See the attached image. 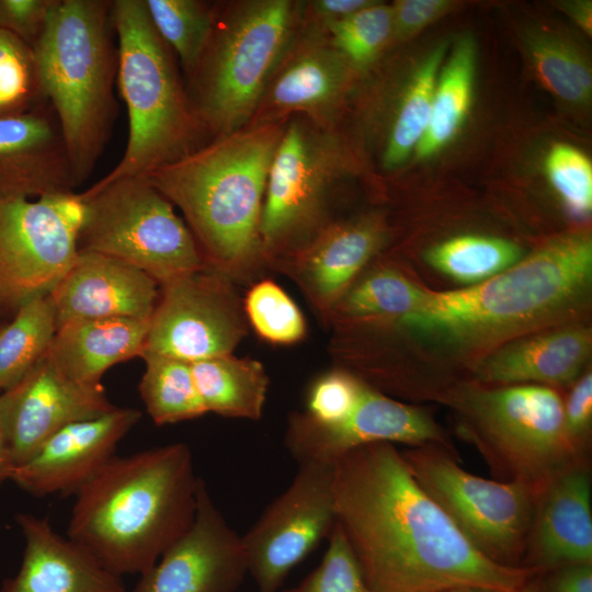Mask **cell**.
<instances>
[{"label":"cell","mask_w":592,"mask_h":592,"mask_svg":"<svg viewBox=\"0 0 592 592\" xmlns=\"http://www.w3.org/2000/svg\"><path fill=\"white\" fill-rule=\"evenodd\" d=\"M55 0H0V30L32 48L37 43Z\"/></svg>","instance_id":"43"},{"label":"cell","mask_w":592,"mask_h":592,"mask_svg":"<svg viewBox=\"0 0 592 592\" xmlns=\"http://www.w3.org/2000/svg\"><path fill=\"white\" fill-rule=\"evenodd\" d=\"M140 415L137 409L115 407L64 426L16 466L11 481L34 497L76 494L115 455Z\"/></svg>","instance_id":"18"},{"label":"cell","mask_w":592,"mask_h":592,"mask_svg":"<svg viewBox=\"0 0 592 592\" xmlns=\"http://www.w3.org/2000/svg\"><path fill=\"white\" fill-rule=\"evenodd\" d=\"M114 408L102 384L71 379L46 353L25 376L0 392V424L19 466L64 426Z\"/></svg>","instance_id":"16"},{"label":"cell","mask_w":592,"mask_h":592,"mask_svg":"<svg viewBox=\"0 0 592 592\" xmlns=\"http://www.w3.org/2000/svg\"><path fill=\"white\" fill-rule=\"evenodd\" d=\"M516 592H547L540 574L530 578Z\"/></svg>","instance_id":"49"},{"label":"cell","mask_w":592,"mask_h":592,"mask_svg":"<svg viewBox=\"0 0 592 592\" xmlns=\"http://www.w3.org/2000/svg\"><path fill=\"white\" fill-rule=\"evenodd\" d=\"M337 523L373 592L481 585L516 592L538 574L476 549L420 487L394 444L374 443L334 464Z\"/></svg>","instance_id":"2"},{"label":"cell","mask_w":592,"mask_h":592,"mask_svg":"<svg viewBox=\"0 0 592 592\" xmlns=\"http://www.w3.org/2000/svg\"><path fill=\"white\" fill-rule=\"evenodd\" d=\"M140 357L146 366L139 394L157 425L193 420L207 413L195 386L191 363L148 353Z\"/></svg>","instance_id":"34"},{"label":"cell","mask_w":592,"mask_h":592,"mask_svg":"<svg viewBox=\"0 0 592 592\" xmlns=\"http://www.w3.org/2000/svg\"><path fill=\"white\" fill-rule=\"evenodd\" d=\"M331 45L360 72L368 68L391 45L390 4L373 1L327 29Z\"/></svg>","instance_id":"36"},{"label":"cell","mask_w":592,"mask_h":592,"mask_svg":"<svg viewBox=\"0 0 592 592\" xmlns=\"http://www.w3.org/2000/svg\"><path fill=\"white\" fill-rule=\"evenodd\" d=\"M57 328L49 294L27 301L0 322V392L19 382L45 356Z\"/></svg>","instance_id":"33"},{"label":"cell","mask_w":592,"mask_h":592,"mask_svg":"<svg viewBox=\"0 0 592 592\" xmlns=\"http://www.w3.org/2000/svg\"><path fill=\"white\" fill-rule=\"evenodd\" d=\"M285 127L246 125L143 175L181 209L209 269L228 276L262 250V205Z\"/></svg>","instance_id":"4"},{"label":"cell","mask_w":592,"mask_h":592,"mask_svg":"<svg viewBox=\"0 0 592 592\" xmlns=\"http://www.w3.org/2000/svg\"><path fill=\"white\" fill-rule=\"evenodd\" d=\"M15 468V460L0 424V485L7 480L11 481Z\"/></svg>","instance_id":"48"},{"label":"cell","mask_w":592,"mask_h":592,"mask_svg":"<svg viewBox=\"0 0 592 592\" xmlns=\"http://www.w3.org/2000/svg\"><path fill=\"white\" fill-rule=\"evenodd\" d=\"M592 295V239L587 230L555 235L481 283L430 291L413 312L386 325L417 358L398 394L433 400L470 378L502 345L547 328L587 321ZM384 327V326H383Z\"/></svg>","instance_id":"1"},{"label":"cell","mask_w":592,"mask_h":592,"mask_svg":"<svg viewBox=\"0 0 592 592\" xmlns=\"http://www.w3.org/2000/svg\"><path fill=\"white\" fill-rule=\"evenodd\" d=\"M82 218L75 192L31 198L0 189V322L67 273Z\"/></svg>","instance_id":"11"},{"label":"cell","mask_w":592,"mask_h":592,"mask_svg":"<svg viewBox=\"0 0 592 592\" xmlns=\"http://www.w3.org/2000/svg\"><path fill=\"white\" fill-rule=\"evenodd\" d=\"M563 395V429L576 455L590 462L592 436V373L587 368Z\"/></svg>","instance_id":"42"},{"label":"cell","mask_w":592,"mask_h":592,"mask_svg":"<svg viewBox=\"0 0 592 592\" xmlns=\"http://www.w3.org/2000/svg\"><path fill=\"white\" fill-rule=\"evenodd\" d=\"M246 318L260 338L274 344H293L305 337V318L288 296L270 280L253 285L243 304Z\"/></svg>","instance_id":"37"},{"label":"cell","mask_w":592,"mask_h":592,"mask_svg":"<svg viewBox=\"0 0 592 592\" xmlns=\"http://www.w3.org/2000/svg\"><path fill=\"white\" fill-rule=\"evenodd\" d=\"M201 481L184 443L114 455L76 492L67 536L109 571L140 576L191 527Z\"/></svg>","instance_id":"3"},{"label":"cell","mask_w":592,"mask_h":592,"mask_svg":"<svg viewBox=\"0 0 592 592\" xmlns=\"http://www.w3.org/2000/svg\"><path fill=\"white\" fill-rule=\"evenodd\" d=\"M243 311L228 276L208 266L164 282L143 354L187 363L229 355L247 332Z\"/></svg>","instance_id":"14"},{"label":"cell","mask_w":592,"mask_h":592,"mask_svg":"<svg viewBox=\"0 0 592 592\" xmlns=\"http://www.w3.org/2000/svg\"><path fill=\"white\" fill-rule=\"evenodd\" d=\"M294 592H373L338 523L328 537L321 562L294 587Z\"/></svg>","instance_id":"40"},{"label":"cell","mask_w":592,"mask_h":592,"mask_svg":"<svg viewBox=\"0 0 592 592\" xmlns=\"http://www.w3.org/2000/svg\"><path fill=\"white\" fill-rule=\"evenodd\" d=\"M388 236L384 218L376 214L332 225L300 252L297 276L318 305L334 307Z\"/></svg>","instance_id":"25"},{"label":"cell","mask_w":592,"mask_h":592,"mask_svg":"<svg viewBox=\"0 0 592 592\" xmlns=\"http://www.w3.org/2000/svg\"><path fill=\"white\" fill-rule=\"evenodd\" d=\"M41 102L33 48L0 30V117L26 112Z\"/></svg>","instance_id":"39"},{"label":"cell","mask_w":592,"mask_h":592,"mask_svg":"<svg viewBox=\"0 0 592 592\" xmlns=\"http://www.w3.org/2000/svg\"><path fill=\"white\" fill-rule=\"evenodd\" d=\"M591 351L588 320L565 323L502 345L476 366L468 380L487 386L540 385L562 391L588 368Z\"/></svg>","instance_id":"23"},{"label":"cell","mask_w":592,"mask_h":592,"mask_svg":"<svg viewBox=\"0 0 592 592\" xmlns=\"http://www.w3.org/2000/svg\"><path fill=\"white\" fill-rule=\"evenodd\" d=\"M116 80L128 113L122 159L98 184L143 177L198 148L204 128L182 84L174 53L160 37L145 0H114Z\"/></svg>","instance_id":"6"},{"label":"cell","mask_w":592,"mask_h":592,"mask_svg":"<svg viewBox=\"0 0 592 592\" xmlns=\"http://www.w3.org/2000/svg\"><path fill=\"white\" fill-rule=\"evenodd\" d=\"M364 380L345 371H332L317 378L307 394L304 414L321 425L345 420L355 409Z\"/></svg>","instance_id":"41"},{"label":"cell","mask_w":592,"mask_h":592,"mask_svg":"<svg viewBox=\"0 0 592 592\" xmlns=\"http://www.w3.org/2000/svg\"><path fill=\"white\" fill-rule=\"evenodd\" d=\"M435 401L453 411L457 434L476 447L497 480L519 481L539 493L568 468L590 464L567 440L558 389L463 380Z\"/></svg>","instance_id":"7"},{"label":"cell","mask_w":592,"mask_h":592,"mask_svg":"<svg viewBox=\"0 0 592 592\" xmlns=\"http://www.w3.org/2000/svg\"><path fill=\"white\" fill-rule=\"evenodd\" d=\"M191 369L206 412L247 420L262 417L270 380L260 362L229 354L191 363Z\"/></svg>","instance_id":"28"},{"label":"cell","mask_w":592,"mask_h":592,"mask_svg":"<svg viewBox=\"0 0 592 592\" xmlns=\"http://www.w3.org/2000/svg\"><path fill=\"white\" fill-rule=\"evenodd\" d=\"M440 43L413 68L390 112L385 130L382 166L387 171L401 167L414 152L429 125L436 80L447 53Z\"/></svg>","instance_id":"30"},{"label":"cell","mask_w":592,"mask_h":592,"mask_svg":"<svg viewBox=\"0 0 592 592\" xmlns=\"http://www.w3.org/2000/svg\"><path fill=\"white\" fill-rule=\"evenodd\" d=\"M401 456L420 487L458 531L491 561L522 568L538 493L519 481L476 476L457 454L437 446L412 447Z\"/></svg>","instance_id":"10"},{"label":"cell","mask_w":592,"mask_h":592,"mask_svg":"<svg viewBox=\"0 0 592 592\" xmlns=\"http://www.w3.org/2000/svg\"><path fill=\"white\" fill-rule=\"evenodd\" d=\"M149 321L128 318L83 319L58 327L47 351L71 379L101 384L115 364L141 356Z\"/></svg>","instance_id":"26"},{"label":"cell","mask_w":592,"mask_h":592,"mask_svg":"<svg viewBox=\"0 0 592 592\" xmlns=\"http://www.w3.org/2000/svg\"><path fill=\"white\" fill-rule=\"evenodd\" d=\"M374 443L437 446L456 453L428 410L395 400L366 382L355 409L342 422L321 425L304 412L294 413L285 434V447L298 465L334 463L349 451Z\"/></svg>","instance_id":"15"},{"label":"cell","mask_w":592,"mask_h":592,"mask_svg":"<svg viewBox=\"0 0 592 592\" xmlns=\"http://www.w3.org/2000/svg\"><path fill=\"white\" fill-rule=\"evenodd\" d=\"M15 520L25 543L22 561L0 592H127L122 577L57 534L47 517L20 513Z\"/></svg>","instance_id":"24"},{"label":"cell","mask_w":592,"mask_h":592,"mask_svg":"<svg viewBox=\"0 0 592 592\" xmlns=\"http://www.w3.org/2000/svg\"><path fill=\"white\" fill-rule=\"evenodd\" d=\"M247 574L242 537L202 480L191 527L129 592H235Z\"/></svg>","instance_id":"17"},{"label":"cell","mask_w":592,"mask_h":592,"mask_svg":"<svg viewBox=\"0 0 592 592\" xmlns=\"http://www.w3.org/2000/svg\"><path fill=\"white\" fill-rule=\"evenodd\" d=\"M540 577L547 592H592V563L563 566Z\"/></svg>","instance_id":"45"},{"label":"cell","mask_w":592,"mask_h":592,"mask_svg":"<svg viewBox=\"0 0 592 592\" xmlns=\"http://www.w3.org/2000/svg\"><path fill=\"white\" fill-rule=\"evenodd\" d=\"M348 170L345 149L328 128L304 117L286 124L266 182L259 227L262 249L310 228Z\"/></svg>","instance_id":"12"},{"label":"cell","mask_w":592,"mask_h":592,"mask_svg":"<svg viewBox=\"0 0 592 592\" xmlns=\"http://www.w3.org/2000/svg\"><path fill=\"white\" fill-rule=\"evenodd\" d=\"M334 464H299L288 487L241 535L248 573L259 592H278L294 567L331 534L337 523Z\"/></svg>","instance_id":"13"},{"label":"cell","mask_w":592,"mask_h":592,"mask_svg":"<svg viewBox=\"0 0 592 592\" xmlns=\"http://www.w3.org/2000/svg\"><path fill=\"white\" fill-rule=\"evenodd\" d=\"M522 42L545 89L570 107L587 109L592 96V71L579 42L568 32L545 23L524 27Z\"/></svg>","instance_id":"27"},{"label":"cell","mask_w":592,"mask_h":592,"mask_svg":"<svg viewBox=\"0 0 592 592\" xmlns=\"http://www.w3.org/2000/svg\"><path fill=\"white\" fill-rule=\"evenodd\" d=\"M436 592H503L497 589L481 587V585H459L443 589Z\"/></svg>","instance_id":"50"},{"label":"cell","mask_w":592,"mask_h":592,"mask_svg":"<svg viewBox=\"0 0 592 592\" xmlns=\"http://www.w3.org/2000/svg\"><path fill=\"white\" fill-rule=\"evenodd\" d=\"M477 48L470 34L460 35L444 59L434 90L426 130L414 153L429 159L442 151L460 130L470 107Z\"/></svg>","instance_id":"29"},{"label":"cell","mask_w":592,"mask_h":592,"mask_svg":"<svg viewBox=\"0 0 592 592\" xmlns=\"http://www.w3.org/2000/svg\"><path fill=\"white\" fill-rule=\"evenodd\" d=\"M373 0H315L308 2V11L320 31L369 5Z\"/></svg>","instance_id":"46"},{"label":"cell","mask_w":592,"mask_h":592,"mask_svg":"<svg viewBox=\"0 0 592 592\" xmlns=\"http://www.w3.org/2000/svg\"><path fill=\"white\" fill-rule=\"evenodd\" d=\"M296 4L249 0L218 13L210 39L187 76V93L204 130L217 136L246 126L291 47Z\"/></svg>","instance_id":"8"},{"label":"cell","mask_w":592,"mask_h":592,"mask_svg":"<svg viewBox=\"0 0 592 592\" xmlns=\"http://www.w3.org/2000/svg\"><path fill=\"white\" fill-rule=\"evenodd\" d=\"M272 76L255 115L260 122H278L301 113L326 127L341 105L357 73L345 58L325 41L310 34Z\"/></svg>","instance_id":"21"},{"label":"cell","mask_w":592,"mask_h":592,"mask_svg":"<svg viewBox=\"0 0 592 592\" xmlns=\"http://www.w3.org/2000/svg\"><path fill=\"white\" fill-rule=\"evenodd\" d=\"M145 4L156 31L189 76L210 39L218 12L200 0H145Z\"/></svg>","instance_id":"35"},{"label":"cell","mask_w":592,"mask_h":592,"mask_svg":"<svg viewBox=\"0 0 592 592\" xmlns=\"http://www.w3.org/2000/svg\"><path fill=\"white\" fill-rule=\"evenodd\" d=\"M77 187L57 117L44 101L0 117V189L31 198Z\"/></svg>","instance_id":"22"},{"label":"cell","mask_w":592,"mask_h":592,"mask_svg":"<svg viewBox=\"0 0 592 592\" xmlns=\"http://www.w3.org/2000/svg\"><path fill=\"white\" fill-rule=\"evenodd\" d=\"M577 563H592L590 464L568 468L538 493L522 568L544 574Z\"/></svg>","instance_id":"20"},{"label":"cell","mask_w":592,"mask_h":592,"mask_svg":"<svg viewBox=\"0 0 592 592\" xmlns=\"http://www.w3.org/2000/svg\"><path fill=\"white\" fill-rule=\"evenodd\" d=\"M526 253L511 239L466 232L432 244L423 252V260L439 275L467 287L509 269Z\"/></svg>","instance_id":"32"},{"label":"cell","mask_w":592,"mask_h":592,"mask_svg":"<svg viewBox=\"0 0 592 592\" xmlns=\"http://www.w3.org/2000/svg\"><path fill=\"white\" fill-rule=\"evenodd\" d=\"M80 197L78 250L128 263L159 285L206 266L187 225L145 177L94 183Z\"/></svg>","instance_id":"9"},{"label":"cell","mask_w":592,"mask_h":592,"mask_svg":"<svg viewBox=\"0 0 592 592\" xmlns=\"http://www.w3.org/2000/svg\"><path fill=\"white\" fill-rule=\"evenodd\" d=\"M391 7V44L405 42L426 26L449 13L455 1L449 0H397Z\"/></svg>","instance_id":"44"},{"label":"cell","mask_w":592,"mask_h":592,"mask_svg":"<svg viewBox=\"0 0 592 592\" xmlns=\"http://www.w3.org/2000/svg\"><path fill=\"white\" fill-rule=\"evenodd\" d=\"M283 592H294V588L288 589V590H285V591H283Z\"/></svg>","instance_id":"51"},{"label":"cell","mask_w":592,"mask_h":592,"mask_svg":"<svg viewBox=\"0 0 592 592\" xmlns=\"http://www.w3.org/2000/svg\"><path fill=\"white\" fill-rule=\"evenodd\" d=\"M49 296L57 327L83 319L150 321L159 296V283L128 263L79 250Z\"/></svg>","instance_id":"19"},{"label":"cell","mask_w":592,"mask_h":592,"mask_svg":"<svg viewBox=\"0 0 592 592\" xmlns=\"http://www.w3.org/2000/svg\"><path fill=\"white\" fill-rule=\"evenodd\" d=\"M430 291L402 269L385 264L356 280L334 308L351 321L386 326L417 310Z\"/></svg>","instance_id":"31"},{"label":"cell","mask_w":592,"mask_h":592,"mask_svg":"<svg viewBox=\"0 0 592 592\" xmlns=\"http://www.w3.org/2000/svg\"><path fill=\"white\" fill-rule=\"evenodd\" d=\"M112 1L55 0L33 47L39 92L60 126L76 185L94 170L117 113Z\"/></svg>","instance_id":"5"},{"label":"cell","mask_w":592,"mask_h":592,"mask_svg":"<svg viewBox=\"0 0 592 592\" xmlns=\"http://www.w3.org/2000/svg\"><path fill=\"white\" fill-rule=\"evenodd\" d=\"M545 173L570 218L587 221L592 210V163L569 144H555L545 158Z\"/></svg>","instance_id":"38"},{"label":"cell","mask_w":592,"mask_h":592,"mask_svg":"<svg viewBox=\"0 0 592 592\" xmlns=\"http://www.w3.org/2000/svg\"><path fill=\"white\" fill-rule=\"evenodd\" d=\"M559 8L573 21L585 34L592 31V3L587 0L560 2Z\"/></svg>","instance_id":"47"}]
</instances>
